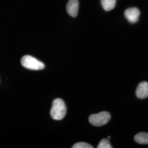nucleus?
Instances as JSON below:
<instances>
[{
    "mask_svg": "<svg viewBox=\"0 0 148 148\" xmlns=\"http://www.w3.org/2000/svg\"><path fill=\"white\" fill-rule=\"evenodd\" d=\"M73 148H92L93 147L88 143L85 142H79L76 143L72 147Z\"/></svg>",
    "mask_w": 148,
    "mask_h": 148,
    "instance_id": "9d476101",
    "label": "nucleus"
},
{
    "mask_svg": "<svg viewBox=\"0 0 148 148\" xmlns=\"http://www.w3.org/2000/svg\"><path fill=\"white\" fill-rule=\"evenodd\" d=\"M66 112V106L62 99L57 98L54 100L50 112L52 119L56 120H60L65 116Z\"/></svg>",
    "mask_w": 148,
    "mask_h": 148,
    "instance_id": "f257e3e1",
    "label": "nucleus"
},
{
    "mask_svg": "<svg viewBox=\"0 0 148 148\" xmlns=\"http://www.w3.org/2000/svg\"><path fill=\"white\" fill-rule=\"evenodd\" d=\"M134 140L140 144H148V133H138L134 136Z\"/></svg>",
    "mask_w": 148,
    "mask_h": 148,
    "instance_id": "0eeeda50",
    "label": "nucleus"
},
{
    "mask_svg": "<svg viewBox=\"0 0 148 148\" xmlns=\"http://www.w3.org/2000/svg\"><path fill=\"white\" fill-rule=\"evenodd\" d=\"M116 0H101V5L106 11H111L116 5Z\"/></svg>",
    "mask_w": 148,
    "mask_h": 148,
    "instance_id": "6e6552de",
    "label": "nucleus"
},
{
    "mask_svg": "<svg viewBox=\"0 0 148 148\" xmlns=\"http://www.w3.org/2000/svg\"><path fill=\"white\" fill-rule=\"evenodd\" d=\"M110 114L106 111H102L98 114H92L89 117L90 123L95 126H101L106 124L110 119Z\"/></svg>",
    "mask_w": 148,
    "mask_h": 148,
    "instance_id": "7ed1b4c3",
    "label": "nucleus"
},
{
    "mask_svg": "<svg viewBox=\"0 0 148 148\" xmlns=\"http://www.w3.org/2000/svg\"><path fill=\"white\" fill-rule=\"evenodd\" d=\"M125 16L130 23H135L138 21L140 16V11L136 7L130 8L125 12Z\"/></svg>",
    "mask_w": 148,
    "mask_h": 148,
    "instance_id": "20e7f679",
    "label": "nucleus"
},
{
    "mask_svg": "<svg viewBox=\"0 0 148 148\" xmlns=\"http://www.w3.org/2000/svg\"><path fill=\"white\" fill-rule=\"evenodd\" d=\"M98 148H111L112 147L111 146L109 140L107 139H103L101 140L99 144L97 146Z\"/></svg>",
    "mask_w": 148,
    "mask_h": 148,
    "instance_id": "1a4fd4ad",
    "label": "nucleus"
},
{
    "mask_svg": "<svg viewBox=\"0 0 148 148\" xmlns=\"http://www.w3.org/2000/svg\"><path fill=\"white\" fill-rule=\"evenodd\" d=\"M136 96L138 98L144 99L148 97V82H142L138 86L136 92Z\"/></svg>",
    "mask_w": 148,
    "mask_h": 148,
    "instance_id": "423d86ee",
    "label": "nucleus"
},
{
    "mask_svg": "<svg viewBox=\"0 0 148 148\" xmlns=\"http://www.w3.org/2000/svg\"><path fill=\"white\" fill-rule=\"evenodd\" d=\"M79 7L78 0H69L66 5V11L69 15L73 17L77 16Z\"/></svg>",
    "mask_w": 148,
    "mask_h": 148,
    "instance_id": "39448f33",
    "label": "nucleus"
},
{
    "mask_svg": "<svg viewBox=\"0 0 148 148\" xmlns=\"http://www.w3.org/2000/svg\"><path fill=\"white\" fill-rule=\"evenodd\" d=\"M21 64L24 68L32 70H41L45 67V64L42 62L28 55L22 57Z\"/></svg>",
    "mask_w": 148,
    "mask_h": 148,
    "instance_id": "f03ea898",
    "label": "nucleus"
}]
</instances>
